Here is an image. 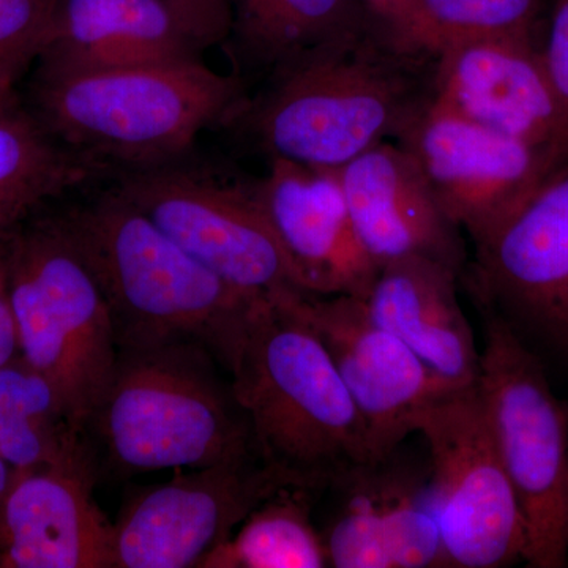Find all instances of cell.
Segmentation results:
<instances>
[{
    "instance_id": "obj_1",
    "label": "cell",
    "mask_w": 568,
    "mask_h": 568,
    "mask_svg": "<svg viewBox=\"0 0 568 568\" xmlns=\"http://www.w3.org/2000/svg\"><path fill=\"white\" fill-rule=\"evenodd\" d=\"M435 73L375 14L267 74L226 126L268 160L339 170L399 140L435 100Z\"/></svg>"
},
{
    "instance_id": "obj_2",
    "label": "cell",
    "mask_w": 568,
    "mask_h": 568,
    "mask_svg": "<svg viewBox=\"0 0 568 568\" xmlns=\"http://www.w3.org/2000/svg\"><path fill=\"white\" fill-rule=\"evenodd\" d=\"M110 308L118 351L196 343L230 373L254 308L114 186L59 207Z\"/></svg>"
},
{
    "instance_id": "obj_3",
    "label": "cell",
    "mask_w": 568,
    "mask_h": 568,
    "mask_svg": "<svg viewBox=\"0 0 568 568\" xmlns=\"http://www.w3.org/2000/svg\"><path fill=\"white\" fill-rule=\"evenodd\" d=\"M246 95L235 71L196 58L85 71L33 65L22 99L63 148L112 178L190 155L197 136L226 126Z\"/></svg>"
},
{
    "instance_id": "obj_4",
    "label": "cell",
    "mask_w": 568,
    "mask_h": 568,
    "mask_svg": "<svg viewBox=\"0 0 568 568\" xmlns=\"http://www.w3.org/2000/svg\"><path fill=\"white\" fill-rule=\"evenodd\" d=\"M294 294L304 293L256 305L230 376L256 457L291 491L310 495L372 455L361 413Z\"/></svg>"
},
{
    "instance_id": "obj_5",
    "label": "cell",
    "mask_w": 568,
    "mask_h": 568,
    "mask_svg": "<svg viewBox=\"0 0 568 568\" xmlns=\"http://www.w3.org/2000/svg\"><path fill=\"white\" fill-rule=\"evenodd\" d=\"M85 439L122 477L256 457L230 373L196 343L119 351Z\"/></svg>"
},
{
    "instance_id": "obj_6",
    "label": "cell",
    "mask_w": 568,
    "mask_h": 568,
    "mask_svg": "<svg viewBox=\"0 0 568 568\" xmlns=\"http://www.w3.org/2000/svg\"><path fill=\"white\" fill-rule=\"evenodd\" d=\"M55 204L7 234L10 302L20 353L50 377L71 426L85 437L119 351L102 287Z\"/></svg>"
},
{
    "instance_id": "obj_7",
    "label": "cell",
    "mask_w": 568,
    "mask_h": 568,
    "mask_svg": "<svg viewBox=\"0 0 568 568\" xmlns=\"http://www.w3.org/2000/svg\"><path fill=\"white\" fill-rule=\"evenodd\" d=\"M478 392L526 528V566H568V403L540 355L489 310Z\"/></svg>"
},
{
    "instance_id": "obj_8",
    "label": "cell",
    "mask_w": 568,
    "mask_h": 568,
    "mask_svg": "<svg viewBox=\"0 0 568 568\" xmlns=\"http://www.w3.org/2000/svg\"><path fill=\"white\" fill-rule=\"evenodd\" d=\"M122 171L112 186L213 274L257 297L306 293L257 201L253 182L190 162Z\"/></svg>"
},
{
    "instance_id": "obj_9",
    "label": "cell",
    "mask_w": 568,
    "mask_h": 568,
    "mask_svg": "<svg viewBox=\"0 0 568 568\" xmlns=\"http://www.w3.org/2000/svg\"><path fill=\"white\" fill-rule=\"evenodd\" d=\"M429 452V496L450 567L525 560L526 528L477 383L433 399L414 418Z\"/></svg>"
},
{
    "instance_id": "obj_10",
    "label": "cell",
    "mask_w": 568,
    "mask_h": 568,
    "mask_svg": "<svg viewBox=\"0 0 568 568\" xmlns=\"http://www.w3.org/2000/svg\"><path fill=\"white\" fill-rule=\"evenodd\" d=\"M473 244L459 282L477 308L568 361V160Z\"/></svg>"
},
{
    "instance_id": "obj_11",
    "label": "cell",
    "mask_w": 568,
    "mask_h": 568,
    "mask_svg": "<svg viewBox=\"0 0 568 568\" xmlns=\"http://www.w3.org/2000/svg\"><path fill=\"white\" fill-rule=\"evenodd\" d=\"M291 491L260 458L197 467L133 497L114 523V568H193L265 500Z\"/></svg>"
},
{
    "instance_id": "obj_12",
    "label": "cell",
    "mask_w": 568,
    "mask_h": 568,
    "mask_svg": "<svg viewBox=\"0 0 568 568\" xmlns=\"http://www.w3.org/2000/svg\"><path fill=\"white\" fill-rule=\"evenodd\" d=\"M470 241L506 219L556 170L547 153L433 102L396 141Z\"/></svg>"
},
{
    "instance_id": "obj_13",
    "label": "cell",
    "mask_w": 568,
    "mask_h": 568,
    "mask_svg": "<svg viewBox=\"0 0 568 568\" xmlns=\"http://www.w3.org/2000/svg\"><path fill=\"white\" fill-rule=\"evenodd\" d=\"M293 304L324 343L354 399L365 424L372 462L403 446L414 433V418L422 407L457 390L381 327L362 298L294 294Z\"/></svg>"
},
{
    "instance_id": "obj_14",
    "label": "cell",
    "mask_w": 568,
    "mask_h": 568,
    "mask_svg": "<svg viewBox=\"0 0 568 568\" xmlns=\"http://www.w3.org/2000/svg\"><path fill=\"white\" fill-rule=\"evenodd\" d=\"M336 506L323 540L335 568L450 567L433 515L429 463L390 455L361 463L328 485ZM325 489V491H327Z\"/></svg>"
},
{
    "instance_id": "obj_15",
    "label": "cell",
    "mask_w": 568,
    "mask_h": 568,
    "mask_svg": "<svg viewBox=\"0 0 568 568\" xmlns=\"http://www.w3.org/2000/svg\"><path fill=\"white\" fill-rule=\"evenodd\" d=\"M540 40L493 37L436 55L435 100L462 118L567 162L566 130L549 84Z\"/></svg>"
},
{
    "instance_id": "obj_16",
    "label": "cell",
    "mask_w": 568,
    "mask_h": 568,
    "mask_svg": "<svg viewBox=\"0 0 568 568\" xmlns=\"http://www.w3.org/2000/svg\"><path fill=\"white\" fill-rule=\"evenodd\" d=\"M95 455L14 470L0 507V568H114V525L95 503Z\"/></svg>"
},
{
    "instance_id": "obj_17",
    "label": "cell",
    "mask_w": 568,
    "mask_h": 568,
    "mask_svg": "<svg viewBox=\"0 0 568 568\" xmlns=\"http://www.w3.org/2000/svg\"><path fill=\"white\" fill-rule=\"evenodd\" d=\"M254 192L306 293L368 297L379 267L355 233L338 170L268 160Z\"/></svg>"
},
{
    "instance_id": "obj_18",
    "label": "cell",
    "mask_w": 568,
    "mask_h": 568,
    "mask_svg": "<svg viewBox=\"0 0 568 568\" xmlns=\"http://www.w3.org/2000/svg\"><path fill=\"white\" fill-rule=\"evenodd\" d=\"M338 175L355 233L377 267L418 256L463 275L469 256L462 230L399 142L368 149L339 168Z\"/></svg>"
},
{
    "instance_id": "obj_19",
    "label": "cell",
    "mask_w": 568,
    "mask_h": 568,
    "mask_svg": "<svg viewBox=\"0 0 568 568\" xmlns=\"http://www.w3.org/2000/svg\"><path fill=\"white\" fill-rule=\"evenodd\" d=\"M457 271L428 257H403L379 268L365 298L381 327L452 387L473 386L480 373L473 327L458 298Z\"/></svg>"
},
{
    "instance_id": "obj_20",
    "label": "cell",
    "mask_w": 568,
    "mask_h": 568,
    "mask_svg": "<svg viewBox=\"0 0 568 568\" xmlns=\"http://www.w3.org/2000/svg\"><path fill=\"white\" fill-rule=\"evenodd\" d=\"M166 0H59L33 65L85 71L203 58Z\"/></svg>"
},
{
    "instance_id": "obj_21",
    "label": "cell",
    "mask_w": 568,
    "mask_h": 568,
    "mask_svg": "<svg viewBox=\"0 0 568 568\" xmlns=\"http://www.w3.org/2000/svg\"><path fill=\"white\" fill-rule=\"evenodd\" d=\"M104 175L44 129L20 89L0 91V233Z\"/></svg>"
},
{
    "instance_id": "obj_22",
    "label": "cell",
    "mask_w": 568,
    "mask_h": 568,
    "mask_svg": "<svg viewBox=\"0 0 568 568\" xmlns=\"http://www.w3.org/2000/svg\"><path fill=\"white\" fill-rule=\"evenodd\" d=\"M231 7L224 44L242 80L265 78L376 14L364 0H231Z\"/></svg>"
},
{
    "instance_id": "obj_23",
    "label": "cell",
    "mask_w": 568,
    "mask_h": 568,
    "mask_svg": "<svg viewBox=\"0 0 568 568\" xmlns=\"http://www.w3.org/2000/svg\"><path fill=\"white\" fill-rule=\"evenodd\" d=\"M545 0H409L388 28L414 51L436 58L465 41L518 37L540 40Z\"/></svg>"
},
{
    "instance_id": "obj_24",
    "label": "cell",
    "mask_w": 568,
    "mask_h": 568,
    "mask_svg": "<svg viewBox=\"0 0 568 568\" xmlns=\"http://www.w3.org/2000/svg\"><path fill=\"white\" fill-rule=\"evenodd\" d=\"M306 495L283 491L265 500L235 536L212 549L201 568H323L328 566L323 534L312 521Z\"/></svg>"
},
{
    "instance_id": "obj_25",
    "label": "cell",
    "mask_w": 568,
    "mask_h": 568,
    "mask_svg": "<svg viewBox=\"0 0 568 568\" xmlns=\"http://www.w3.org/2000/svg\"><path fill=\"white\" fill-rule=\"evenodd\" d=\"M59 0H0V91L18 89L50 37Z\"/></svg>"
},
{
    "instance_id": "obj_26",
    "label": "cell",
    "mask_w": 568,
    "mask_h": 568,
    "mask_svg": "<svg viewBox=\"0 0 568 568\" xmlns=\"http://www.w3.org/2000/svg\"><path fill=\"white\" fill-rule=\"evenodd\" d=\"M93 455L91 444L70 426H50L0 410V459L11 469H37Z\"/></svg>"
},
{
    "instance_id": "obj_27",
    "label": "cell",
    "mask_w": 568,
    "mask_h": 568,
    "mask_svg": "<svg viewBox=\"0 0 568 568\" xmlns=\"http://www.w3.org/2000/svg\"><path fill=\"white\" fill-rule=\"evenodd\" d=\"M0 410L43 425L73 428L58 388L21 353L0 366Z\"/></svg>"
},
{
    "instance_id": "obj_28",
    "label": "cell",
    "mask_w": 568,
    "mask_h": 568,
    "mask_svg": "<svg viewBox=\"0 0 568 568\" xmlns=\"http://www.w3.org/2000/svg\"><path fill=\"white\" fill-rule=\"evenodd\" d=\"M540 52L549 84L562 115L568 148V0H551Z\"/></svg>"
},
{
    "instance_id": "obj_29",
    "label": "cell",
    "mask_w": 568,
    "mask_h": 568,
    "mask_svg": "<svg viewBox=\"0 0 568 568\" xmlns=\"http://www.w3.org/2000/svg\"><path fill=\"white\" fill-rule=\"evenodd\" d=\"M186 31L205 51L226 43L231 31V0H166Z\"/></svg>"
},
{
    "instance_id": "obj_30",
    "label": "cell",
    "mask_w": 568,
    "mask_h": 568,
    "mask_svg": "<svg viewBox=\"0 0 568 568\" xmlns=\"http://www.w3.org/2000/svg\"><path fill=\"white\" fill-rule=\"evenodd\" d=\"M7 233H0V366L20 353L17 323L11 310L9 271H7Z\"/></svg>"
},
{
    "instance_id": "obj_31",
    "label": "cell",
    "mask_w": 568,
    "mask_h": 568,
    "mask_svg": "<svg viewBox=\"0 0 568 568\" xmlns=\"http://www.w3.org/2000/svg\"><path fill=\"white\" fill-rule=\"evenodd\" d=\"M381 20L387 22L388 26L394 24L398 20L399 14L405 11L409 0H364Z\"/></svg>"
},
{
    "instance_id": "obj_32",
    "label": "cell",
    "mask_w": 568,
    "mask_h": 568,
    "mask_svg": "<svg viewBox=\"0 0 568 568\" xmlns=\"http://www.w3.org/2000/svg\"><path fill=\"white\" fill-rule=\"evenodd\" d=\"M13 477L14 470L3 459H0V507H2L3 499H6L7 493L13 484Z\"/></svg>"
}]
</instances>
